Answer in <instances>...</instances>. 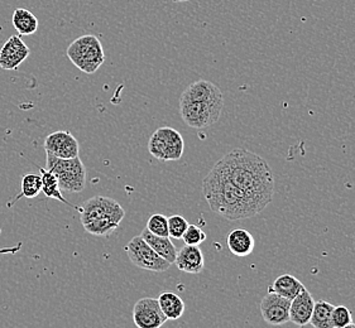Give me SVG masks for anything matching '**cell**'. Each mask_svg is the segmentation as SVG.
<instances>
[{"label":"cell","instance_id":"6da1fadb","mask_svg":"<svg viewBox=\"0 0 355 328\" xmlns=\"http://www.w3.org/2000/svg\"><path fill=\"white\" fill-rule=\"evenodd\" d=\"M215 166L255 206L258 214L272 202L275 177L268 163L261 155L237 148L224 155Z\"/></svg>","mask_w":355,"mask_h":328},{"label":"cell","instance_id":"7a4b0ae2","mask_svg":"<svg viewBox=\"0 0 355 328\" xmlns=\"http://www.w3.org/2000/svg\"><path fill=\"white\" fill-rule=\"evenodd\" d=\"M224 107L223 92L217 85L199 80L190 85L180 98V114L186 125L205 129L219 120Z\"/></svg>","mask_w":355,"mask_h":328},{"label":"cell","instance_id":"3957f363","mask_svg":"<svg viewBox=\"0 0 355 328\" xmlns=\"http://www.w3.org/2000/svg\"><path fill=\"white\" fill-rule=\"evenodd\" d=\"M202 193L211 211L224 217L225 220H247L258 215L255 206L238 192L217 166H214L205 177Z\"/></svg>","mask_w":355,"mask_h":328},{"label":"cell","instance_id":"277c9868","mask_svg":"<svg viewBox=\"0 0 355 328\" xmlns=\"http://www.w3.org/2000/svg\"><path fill=\"white\" fill-rule=\"evenodd\" d=\"M80 219L87 234L94 237H108L114 234L125 217V211L114 199L94 196L78 207Z\"/></svg>","mask_w":355,"mask_h":328},{"label":"cell","instance_id":"5b68a950","mask_svg":"<svg viewBox=\"0 0 355 328\" xmlns=\"http://www.w3.org/2000/svg\"><path fill=\"white\" fill-rule=\"evenodd\" d=\"M46 169L57 177L62 192L78 193L86 187L87 171L80 157L61 160L46 153Z\"/></svg>","mask_w":355,"mask_h":328},{"label":"cell","instance_id":"8992f818","mask_svg":"<svg viewBox=\"0 0 355 328\" xmlns=\"http://www.w3.org/2000/svg\"><path fill=\"white\" fill-rule=\"evenodd\" d=\"M67 57L80 71L85 74H95L105 61L104 48L100 41L93 34H85L75 39L67 47Z\"/></svg>","mask_w":355,"mask_h":328},{"label":"cell","instance_id":"52a82bcc","mask_svg":"<svg viewBox=\"0 0 355 328\" xmlns=\"http://www.w3.org/2000/svg\"><path fill=\"white\" fill-rule=\"evenodd\" d=\"M185 151L184 138L178 130L162 127L155 130L148 142V152L161 162L181 160Z\"/></svg>","mask_w":355,"mask_h":328},{"label":"cell","instance_id":"ba28073f","mask_svg":"<svg viewBox=\"0 0 355 328\" xmlns=\"http://www.w3.org/2000/svg\"><path fill=\"white\" fill-rule=\"evenodd\" d=\"M124 250L127 252L131 264L140 269L155 273H163L170 269V263L161 258L140 235L133 237L124 248Z\"/></svg>","mask_w":355,"mask_h":328},{"label":"cell","instance_id":"9c48e42d","mask_svg":"<svg viewBox=\"0 0 355 328\" xmlns=\"http://www.w3.org/2000/svg\"><path fill=\"white\" fill-rule=\"evenodd\" d=\"M133 320L138 328H161L166 323V316L155 298H142L133 308Z\"/></svg>","mask_w":355,"mask_h":328},{"label":"cell","instance_id":"30bf717a","mask_svg":"<svg viewBox=\"0 0 355 328\" xmlns=\"http://www.w3.org/2000/svg\"><path fill=\"white\" fill-rule=\"evenodd\" d=\"M291 300L278 296L275 292H268L261 302L263 320L270 326H283L290 322Z\"/></svg>","mask_w":355,"mask_h":328},{"label":"cell","instance_id":"8fae6325","mask_svg":"<svg viewBox=\"0 0 355 328\" xmlns=\"http://www.w3.org/2000/svg\"><path fill=\"white\" fill-rule=\"evenodd\" d=\"M46 153L52 154L61 160H71L78 157V142L69 131L58 130L54 131L45 139Z\"/></svg>","mask_w":355,"mask_h":328},{"label":"cell","instance_id":"7c38bea8","mask_svg":"<svg viewBox=\"0 0 355 328\" xmlns=\"http://www.w3.org/2000/svg\"><path fill=\"white\" fill-rule=\"evenodd\" d=\"M31 54L21 36H12L0 50V67L6 71L17 69Z\"/></svg>","mask_w":355,"mask_h":328},{"label":"cell","instance_id":"4fadbf2b","mask_svg":"<svg viewBox=\"0 0 355 328\" xmlns=\"http://www.w3.org/2000/svg\"><path fill=\"white\" fill-rule=\"evenodd\" d=\"M315 300L309 290H302L301 293L291 300L290 307V322L299 327H305L310 323Z\"/></svg>","mask_w":355,"mask_h":328},{"label":"cell","instance_id":"5bb4252c","mask_svg":"<svg viewBox=\"0 0 355 328\" xmlns=\"http://www.w3.org/2000/svg\"><path fill=\"white\" fill-rule=\"evenodd\" d=\"M175 264L184 273L200 274L205 267L204 254L199 246L185 245L180 252H178Z\"/></svg>","mask_w":355,"mask_h":328},{"label":"cell","instance_id":"9a60e30c","mask_svg":"<svg viewBox=\"0 0 355 328\" xmlns=\"http://www.w3.org/2000/svg\"><path fill=\"white\" fill-rule=\"evenodd\" d=\"M226 245L233 255L244 258L255 250V237L248 230H232L226 237Z\"/></svg>","mask_w":355,"mask_h":328},{"label":"cell","instance_id":"2e32d148","mask_svg":"<svg viewBox=\"0 0 355 328\" xmlns=\"http://www.w3.org/2000/svg\"><path fill=\"white\" fill-rule=\"evenodd\" d=\"M140 237L147 243L153 250H155L161 258L167 260L171 265L175 264V260L178 256V249L171 241L170 237H157L152 232H149L147 229L143 230Z\"/></svg>","mask_w":355,"mask_h":328},{"label":"cell","instance_id":"e0dca14e","mask_svg":"<svg viewBox=\"0 0 355 328\" xmlns=\"http://www.w3.org/2000/svg\"><path fill=\"white\" fill-rule=\"evenodd\" d=\"M303 289H305V285L296 276L286 273V274L279 275L277 279L270 284L268 292H275L278 296L292 300Z\"/></svg>","mask_w":355,"mask_h":328},{"label":"cell","instance_id":"ac0fdd59","mask_svg":"<svg viewBox=\"0 0 355 328\" xmlns=\"http://www.w3.org/2000/svg\"><path fill=\"white\" fill-rule=\"evenodd\" d=\"M158 303L167 320H178L185 313V302L173 292H162L158 297Z\"/></svg>","mask_w":355,"mask_h":328},{"label":"cell","instance_id":"d6986e66","mask_svg":"<svg viewBox=\"0 0 355 328\" xmlns=\"http://www.w3.org/2000/svg\"><path fill=\"white\" fill-rule=\"evenodd\" d=\"M12 23L19 36H31L39 30V19L32 12L17 8L12 17Z\"/></svg>","mask_w":355,"mask_h":328},{"label":"cell","instance_id":"ffe728a7","mask_svg":"<svg viewBox=\"0 0 355 328\" xmlns=\"http://www.w3.org/2000/svg\"><path fill=\"white\" fill-rule=\"evenodd\" d=\"M334 305L326 300H317L314 305L309 325L314 328H332V314Z\"/></svg>","mask_w":355,"mask_h":328},{"label":"cell","instance_id":"44dd1931","mask_svg":"<svg viewBox=\"0 0 355 328\" xmlns=\"http://www.w3.org/2000/svg\"><path fill=\"white\" fill-rule=\"evenodd\" d=\"M39 172H41L39 176L42 179V192L45 193V196L48 199H57V201H61L62 204L69 205V202L62 196L57 177L54 176L52 172L45 168H39Z\"/></svg>","mask_w":355,"mask_h":328},{"label":"cell","instance_id":"7402d4cb","mask_svg":"<svg viewBox=\"0 0 355 328\" xmlns=\"http://www.w3.org/2000/svg\"><path fill=\"white\" fill-rule=\"evenodd\" d=\"M42 192V179L39 175L30 173L25 175L22 178V184H21V195L17 197V199L21 197L25 199H34L37 197L39 193Z\"/></svg>","mask_w":355,"mask_h":328},{"label":"cell","instance_id":"603a6c76","mask_svg":"<svg viewBox=\"0 0 355 328\" xmlns=\"http://www.w3.org/2000/svg\"><path fill=\"white\" fill-rule=\"evenodd\" d=\"M146 229L157 237H169V217L162 214H153L148 219Z\"/></svg>","mask_w":355,"mask_h":328},{"label":"cell","instance_id":"cb8c5ba5","mask_svg":"<svg viewBox=\"0 0 355 328\" xmlns=\"http://www.w3.org/2000/svg\"><path fill=\"white\" fill-rule=\"evenodd\" d=\"M332 328L345 327L347 325L353 323V316L350 309L345 305L334 307L332 314Z\"/></svg>","mask_w":355,"mask_h":328},{"label":"cell","instance_id":"d4e9b609","mask_svg":"<svg viewBox=\"0 0 355 328\" xmlns=\"http://www.w3.org/2000/svg\"><path fill=\"white\" fill-rule=\"evenodd\" d=\"M187 228L189 222L185 217L180 215H173L169 217V237L172 239H182Z\"/></svg>","mask_w":355,"mask_h":328},{"label":"cell","instance_id":"484cf974","mask_svg":"<svg viewBox=\"0 0 355 328\" xmlns=\"http://www.w3.org/2000/svg\"><path fill=\"white\" fill-rule=\"evenodd\" d=\"M182 240L185 245H193L199 246L206 240V234L196 225H189V228L185 231Z\"/></svg>","mask_w":355,"mask_h":328},{"label":"cell","instance_id":"4316f807","mask_svg":"<svg viewBox=\"0 0 355 328\" xmlns=\"http://www.w3.org/2000/svg\"><path fill=\"white\" fill-rule=\"evenodd\" d=\"M173 3H185V1H190V0H172Z\"/></svg>","mask_w":355,"mask_h":328},{"label":"cell","instance_id":"83f0119b","mask_svg":"<svg viewBox=\"0 0 355 328\" xmlns=\"http://www.w3.org/2000/svg\"><path fill=\"white\" fill-rule=\"evenodd\" d=\"M341 328H355V323H350V325H347V326H345V327Z\"/></svg>","mask_w":355,"mask_h":328}]
</instances>
